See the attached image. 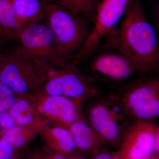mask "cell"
I'll return each mask as SVG.
<instances>
[{"instance_id":"cell-6","label":"cell","mask_w":159,"mask_h":159,"mask_svg":"<svg viewBox=\"0 0 159 159\" xmlns=\"http://www.w3.org/2000/svg\"><path fill=\"white\" fill-rule=\"evenodd\" d=\"M122 99L126 108L139 120L158 116V79L141 80L134 83L126 89Z\"/></svg>"},{"instance_id":"cell-15","label":"cell","mask_w":159,"mask_h":159,"mask_svg":"<svg viewBox=\"0 0 159 159\" xmlns=\"http://www.w3.org/2000/svg\"><path fill=\"white\" fill-rule=\"evenodd\" d=\"M55 140L54 147L61 154H68L76 148L74 137L70 131L61 127H56L52 131Z\"/></svg>"},{"instance_id":"cell-11","label":"cell","mask_w":159,"mask_h":159,"mask_svg":"<svg viewBox=\"0 0 159 159\" xmlns=\"http://www.w3.org/2000/svg\"><path fill=\"white\" fill-rule=\"evenodd\" d=\"M20 31L41 22L45 15L47 2L44 0H10Z\"/></svg>"},{"instance_id":"cell-24","label":"cell","mask_w":159,"mask_h":159,"mask_svg":"<svg viewBox=\"0 0 159 159\" xmlns=\"http://www.w3.org/2000/svg\"><path fill=\"white\" fill-rule=\"evenodd\" d=\"M84 1L89 4V5L92 6L96 9V1L97 0H84Z\"/></svg>"},{"instance_id":"cell-3","label":"cell","mask_w":159,"mask_h":159,"mask_svg":"<svg viewBox=\"0 0 159 159\" xmlns=\"http://www.w3.org/2000/svg\"><path fill=\"white\" fill-rule=\"evenodd\" d=\"M130 0H100L96 6L90 33L71 63L79 66L99 48L117 28Z\"/></svg>"},{"instance_id":"cell-17","label":"cell","mask_w":159,"mask_h":159,"mask_svg":"<svg viewBox=\"0 0 159 159\" xmlns=\"http://www.w3.org/2000/svg\"><path fill=\"white\" fill-rule=\"evenodd\" d=\"M18 124L25 125L31 123L33 120L30 111L29 102L25 99H19L10 108L9 113Z\"/></svg>"},{"instance_id":"cell-19","label":"cell","mask_w":159,"mask_h":159,"mask_svg":"<svg viewBox=\"0 0 159 159\" xmlns=\"http://www.w3.org/2000/svg\"><path fill=\"white\" fill-rule=\"evenodd\" d=\"M3 139L13 148H19L25 145L26 139L22 133V129L18 126L8 130Z\"/></svg>"},{"instance_id":"cell-16","label":"cell","mask_w":159,"mask_h":159,"mask_svg":"<svg viewBox=\"0 0 159 159\" xmlns=\"http://www.w3.org/2000/svg\"><path fill=\"white\" fill-rule=\"evenodd\" d=\"M46 2L56 3L78 12L93 23L96 9L89 5L84 0H47Z\"/></svg>"},{"instance_id":"cell-7","label":"cell","mask_w":159,"mask_h":159,"mask_svg":"<svg viewBox=\"0 0 159 159\" xmlns=\"http://www.w3.org/2000/svg\"><path fill=\"white\" fill-rule=\"evenodd\" d=\"M159 128L139 120L129 129L119 151L120 159H146L159 152Z\"/></svg>"},{"instance_id":"cell-14","label":"cell","mask_w":159,"mask_h":159,"mask_svg":"<svg viewBox=\"0 0 159 159\" xmlns=\"http://www.w3.org/2000/svg\"><path fill=\"white\" fill-rule=\"evenodd\" d=\"M0 30L7 42H17L21 31L10 0H0Z\"/></svg>"},{"instance_id":"cell-23","label":"cell","mask_w":159,"mask_h":159,"mask_svg":"<svg viewBox=\"0 0 159 159\" xmlns=\"http://www.w3.org/2000/svg\"><path fill=\"white\" fill-rule=\"evenodd\" d=\"M48 159H66V157H65L64 155L58 153L54 155V156L51 157L50 158Z\"/></svg>"},{"instance_id":"cell-5","label":"cell","mask_w":159,"mask_h":159,"mask_svg":"<svg viewBox=\"0 0 159 159\" xmlns=\"http://www.w3.org/2000/svg\"><path fill=\"white\" fill-rule=\"evenodd\" d=\"M83 63L96 77L113 82L126 81L140 72L124 54L107 43L80 65Z\"/></svg>"},{"instance_id":"cell-20","label":"cell","mask_w":159,"mask_h":159,"mask_svg":"<svg viewBox=\"0 0 159 159\" xmlns=\"http://www.w3.org/2000/svg\"><path fill=\"white\" fill-rule=\"evenodd\" d=\"M14 150L13 147L2 139L0 141V159H13Z\"/></svg>"},{"instance_id":"cell-25","label":"cell","mask_w":159,"mask_h":159,"mask_svg":"<svg viewBox=\"0 0 159 159\" xmlns=\"http://www.w3.org/2000/svg\"><path fill=\"white\" fill-rule=\"evenodd\" d=\"M66 159H90L88 158L85 157L81 156H71L69 157L68 158H66Z\"/></svg>"},{"instance_id":"cell-27","label":"cell","mask_w":159,"mask_h":159,"mask_svg":"<svg viewBox=\"0 0 159 159\" xmlns=\"http://www.w3.org/2000/svg\"><path fill=\"white\" fill-rule=\"evenodd\" d=\"M0 35H1V36H2V32H1V30H0Z\"/></svg>"},{"instance_id":"cell-18","label":"cell","mask_w":159,"mask_h":159,"mask_svg":"<svg viewBox=\"0 0 159 159\" xmlns=\"http://www.w3.org/2000/svg\"><path fill=\"white\" fill-rule=\"evenodd\" d=\"M14 92L0 81V113L11 108L16 101Z\"/></svg>"},{"instance_id":"cell-26","label":"cell","mask_w":159,"mask_h":159,"mask_svg":"<svg viewBox=\"0 0 159 159\" xmlns=\"http://www.w3.org/2000/svg\"><path fill=\"white\" fill-rule=\"evenodd\" d=\"M146 159H159V157L158 156H151L147 158Z\"/></svg>"},{"instance_id":"cell-8","label":"cell","mask_w":159,"mask_h":159,"mask_svg":"<svg viewBox=\"0 0 159 159\" xmlns=\"http://www.w3.org/2000/svg\"><path fill=\"white\" fill-rule=\"evenodd\" d=\"M2 60L0 81L14 93H27L34 83V69L38 66L37 61L12 49Z\"/></svg>"},{"instance_id":"cell-1","label":"cell","mask_w":159,"mask_h":159,"mask_svg":"<svg viewBox=\"0 0 159 159\" xmlns=\"http://www.w3.org/2000/svg\"><path fill=\"white\" fill-rule=\"evenodd\" d=\"M142 73H154L159 66V46L155 29L148 21L141 0L130 2L122 22L106 40Z\"/></svg>"},{"instance_id":"cell-12","label":"cell","mask_w":159,"mask_h":159,"mask_svg":"<svg viewBox=\"0 0 159 159\" xmlns=\"http://www.w3.org/2000/svg\"><path fill=\"white\" fill-rule=\"evenodd\" d=\"M76 148L93 156L101 148L102 141L89 124L82 120H77L70 125Z\"/></svg>"},{"instance_id":"cell-9","label":"cell","mask_w":159,"mask_h":159,"mask_svg":"<svg viewBox=\"0 0 159 159\" xmlns=\"http://www.w3.org/2000/svg\"><path fill=\"white\" fill-rule=\"evenodd\" d=\"M70 69V64L59 71L46 84L45 90L49 96L78 99L96 94L97 89L90 78H86Z\"/></svg>"},{"instance_id":"cell-2","label":"cell","mask_w":159,"mask_h":159,"mask_svg":"<svg viewBox=\"0 0 159 159\" xmlns=\"http://www.w3.org/2000/svg\"><path fill=\"white\" fill-rule=\"evenodd\" d=\"M43 20L67 62L70 63L90 33L93 23L78 12L48 2Z\"/></svg>"},{"instance_id":"cell-13","label":"cell","mask_w":159,"mask_h":159,"mask_svg":"<svg viewBox=\"0 0 159 159\" xmlns=\"http://www.w3.org/2000/svg\"><path fill=\"white\" fill-rule=\"evenodd\" d=\"M43 108L46 113L70 125L78 117L76 105L71 99L62 96H49L44 102Z\"/></svg>"},{"instance_id":"cell-22","label":"cell","mask_w":159,"mask_h":159,"mask_svg":"<svg viewBox=\"0 0 159 159\" xmlns=\"http://www.w3.org/2000/svg\"><path fill=\"white\" fill-rule=\"evenodd\" d=\"M93 157V159H120L119 152L101 150Z\"/></svg>"},{"instance_id":"cell-10","label":"cell","mask_w":159,"mask_h":159,"mask_svg":"<svg viewBox=\"0 0 159 159\" xmlns=\"http://www.w3.org/2000/svg\"><path fill=\"white\" fill-rule=\"evenodd\" d=\"M119 119L115 110L104 103H98L90 110L89 124L102 142L116 147L121 139Z\"/></svg>"},{"instance_id":"cell-4","label":"cell","mask_w":159,"mask_h":159,"mask_svg":"<svg viewBox=\"0 0 159 159\" xmlns=\"http://www.w3.org/2000/svg\"><path fill=\"white\" fill-rule=\"evenodd\" d=\"M13 50L34 61L63 67L69 64L52 31L45 23L34 24L20 33Z\"/></svg>"},{"instance_id":"cell-21","label":"cell","mask_w":159,"mask_h":159,"mask_svg":"<svg viewBox=\"0 0 159 159\" xmlns=\"http://www.w3.org/2000/svg\"><path fill=\"white\" fill-rule=\"evenodd\" d=\"M15 120L11 114L8 113H0V125L5 130H9L14 127Z\"/></svg>"}]
</instances>
